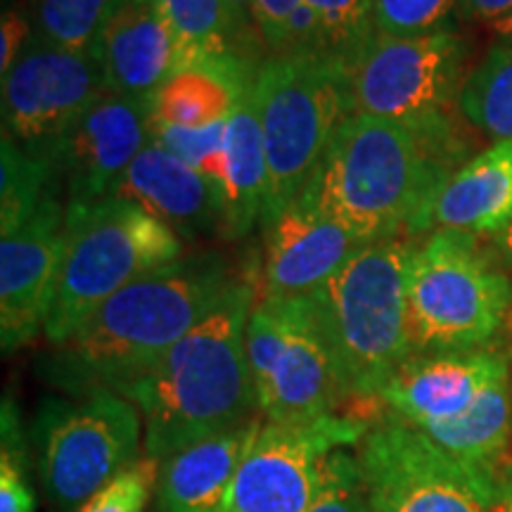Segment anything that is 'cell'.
<instances>
[{"label": "cell", "mask_w": 512, "mask_h": 512, "mask_svg": "<svg viewBox=\"0 0 512 512\" xmlns=\"http://www.w3.org/2000/svg\"><path fill=\"white\" fill-rule=\"evenodd\" d=\"M254 304V280L240 278L155 366L114 389L143 415L145 456L162 463L261 415L245 342Z\"/></svg>", "instance_id": "cell-1"}, {"label": "cell", "mask_w": 512, "mask_h": 512, "mask_svg": "<svg viewBox=\"0 0 512 512\" xmlns=\"http://www.w3.org/2000/svg\"><path fill=\"white\" fill-rule=\"evenodd\" d=\"M219 252H192L143 275L107 299L67 342L48 356V382L83 396L114 389L188 335L238 283Z\"/></svg>", "instance_id": "cell-2"}, {"label": "cell", "mask_w": 512, "mask_h": 512, "mask_svg": "<svg viewBox=\"0 0 512 512\" xmlns=\"http://www.w3.org/2000/svg\"><path fill=\"white\" fill-rule=\"evenodd\" d=\"M463 155L460 138L427 136L354 112L337 128L299 197L363 242L418 235L427 209Z\"/></svg>", "instance_id": "cell-3"}, {"label": "cell", "mask_w": 512, "mask_h": 512, "mask_svg": "<svg viewBox=\"0 0 512 512\" xmlns=\"http://www.w3.org/2000/svg\"><path fill=\"white\" fill-rule=\"evenodd\" d=\"M411 247L399 238L370 242L306 294L351 401L380 406L382 387L413 356L406 297Z\"/></svg>", "instance_id": "cell-4"}, {"label": "cell", "mask_w": 512, "mask_h": 512, "mask_svg": "<svg viewBox=\"0 0 512 512\" xmlns=\"http://www.w3.org/2000/svg\"><path fill=\"white\" fill-rule=\"evenodd\" d=\"M183 249L176 230L131 202L67 204L62 268L43 337L60 347L107 299L174 264Z\"/></svg>", "instance_id": "cell-5"}, {"label": "cell", "mask_w": 512, "mask_h": 512, "mask_svg": "<svg viewBox=\"0 0 512 512\" xmlns=\"http://www.w3.org/2000/svg\"><path fill=\"white\" fill-rule=\"evenodd\" d=\"M256 110L266 147L268 228L302 195L337 128L354 114L351 74L325 55H271L256 72Z\"/></svg>", "instance_id": "cell-6"}, {"label": "cell", "mask_w": 512, "mask_h": 512, "mask_svg": "<svg viewBox=\"0 0 512 512\" xmlns=\"http://www.w3.org/2000/svg\"><path fill=\"white\" fill-rule=\"evenodd\" d=\"M477 238L439 228L411 247L406 297L413 356L482 349L501 330L512 290Z\"/></svg>", "instance_id": "cell-7"}, {"label": "cell", "mask_w": 512, "mask_h": 512, "mask_svg": "<svg viewBox=\"0 0 512 512\" xmlns=\"http://www.w3.org/2000/svg\"><path fill=\"white\" fill-rule=\"evenodd\" d=\"M245 342L264 420H316L351 401L309 297H256Z\"/></svg>", "instance_id": "cell-8"}, {"label": "cell", "mask_w": 512, "mask_h": 512, "mask_svg": "<svg viewBox=\"0 0 512 512\" xmlns=\"http://www.w3.org/2000/svg\"><path fill=\"white\" fill-rule=\"evenodd\" d=\"M467 50L453 29L411 38L377 34L351 72L354 112L427 136L458 138L453 110L467 79Z\"/></svg>", "instance_id": "cell-9"}, {"label": "cell", "mask_w": 512, "mask_h": 512, "mask_svg": "<svg viewBox=\"0 0 512 512\" xmlns=\"http://www.w3.org/2000/svg\"><path fill=\"white\" fill-rule=\"evenodd\" d=\"M38 444V472L50 503L60 512H79L140 458L143 415L110 389L74 403L48 401L38 418Z\"/></svg>", "instance_id": "cell-10"}, {"label": "cell", "mask_w": 512, "mask_h": 512, "mask_svg": "<svg viewBox=\"0 0 512 512\" xmlns=\"http://www.w3.org/2000/svg\"><path fill=\"white\" fill-rule=\"evenodd\" d=\"M356 456L368 512H498L494 484L384 406Z\"/></svg>", "instance_id": "cell-11"}, {"label": "cell", "mask_w": 512, "mask_h": 512, "mask_svg": "<svg viewBox=\"0 0 512 512\" xmlns=\"http://www.w3.org/2000/svg\"><path fill=\"white\" fill-rule=\"evenodd\" d=\"M368 425L366 418L342 413L306 422L264 420L223 512H306L332 453L356 448Z\"/></svg>", "instance_id": "cell-12"}, {"label": "cell", "mask_w": 512, "mask_h": 512, "mask_svg": "<svg viewBox=\"0 0 512 512\" xmlns=\"http://www.w3.org/2000/svg\"><path fill=\"white\" fill-rule=\"evenodd\" d=\"M102 93L105 81L91 53H69L36 38L3 79V133L24 150L55 159Z\"/></svg>", "instance_id": "cell-13"}, {"label": "cell", "mask_w": 512, "mask_h": 512, "mask_svg": "<svg viewBox=\"0 0 512 512\" xmlns=\"http://www.w3.org/2000/svg\"><path fill=\"white\" fill-rule=\"evenodd\" d=\"M64 211L53 185L29 221L0 242V342L5 354L27 347L46 328L62 268Z\"/></svg>", "instance_id": "cell-14"}, {"label": "cell", "mask_w": 512, "mask_h": 512, "mask_svg": "<svg viewBox=\"0 0 512 512\" xmlns=\"http://www.w3.org/2000/svg\"><path fill=\"white\" fill-rule=\"evenodd\" d=\"M152 140V95L105 91L55 152L67 204H95L114 188Z\"/></svg>", "instance_id": "cell-15"}, {"label": "cell", "mask_w": 512, "mask_h": 512, "mask_svg": "<svg viewBox=\"0 0 512 512\" xmlns=\"http://www.w3.org/2000/svg\"><path fill=\"white\" fill-rule=\"evenodd\" d=\"M264 230L259 299L306 297L370 245L304 197Z\"/></svg>", "instance_id": "cell-16"}, {"label": "cell", "mask_w": 512, "mask_h": 512, "mask_svg": "<svg viewBox=\"0 0 512 512\" xmlns=\"http://www.w3.org/2000/svg\"><path fill=\"white\" fill-rule=\"evenodd\" d=\"M505 375H510V361L496 349L411 356L389 377L377 401L411 425L425 427L460 418Z\"/></svg>", "instance_id": "cell-17"}, {"label": "cell", "mask_w": 512, "mask_h": 512, "mask_svg": "<svg viewBox=\"0 0 512 512\" xmlns=\"http://www.w3.org/2000/svg\"><path fill=\"white\" fill-rule=\"evenodd\" d=\"M105 91L155 95L178 72V50L159 0H110L93 53Z\"/></svg>", "instance_id": "cell-18"}, {"label": "cell", "mask_w": 512, "mask_h": 512, "mask_svg": "<svg viewBox=\"0 0 512 512\" xmlns=\"http://www.w3.org/2000/svg\"><path fill=\"white\" fill-rule=\"evenodd\" d=\"M112 197L145 209L183 238H200L223 221V197L209 178L150 140Z\"/></svg>", "instance_id": "cell-19"}, {"label": "cell", "mask_w": 512, "mask_h": 512, "mask_svg": "<svg viewBox=\"0 0 512 512\" xmlns=\"http://www.w3.org/2000/svg\"><path fill=\"white\" fill-rule=\"evenodd\" d=\"M264 415L242 422L159 463L157 512H223Z\"/></svg>", "instance_id": "cell-20"}, {"label": "cell", "mask_w": 512, "mask_h": 512, "mask_svg": "<svg viewBox=\"0 0 512 512\" xmlns=\"http://www.w3.org/2000/svg\"><path fill=\"white\" fill-rule=\"evenodd\" d=\"M512 223V140H498L467 159L448 178L420 223V233L439 228L498 235Z\"/></svg>", "instance_id": "cell-21"}, {"label": "cell", "mask_w": 512, "mask_h": 512, "mask_svg": "<svg viewBox=\"0 0 512 512\" xmlns=\"http://www.w3.org/2000/svg\"><path fill=\"white\" fill-rule=\"evenodd\" d=\"M223 221L228 240H242L261 223L266 202V147L256 110V74L242 81L226 126Z\"/></svg>", "instance_id": "cell-22"}, {"label": "cell", "mask_w": 512, "mask_h": 512, "mask_svg": "<svg viewBox=\"0 0 512 512\" xmlns=\"http://www.w3.org/2000/svg\"><path fill=\"white\" fill-rule=\"evenodd\" d=\"M508 377L489 384L460 418L420 427L448 456L494 486L512 467V396Z\"/></svg>", "instance_id": "cell-23"}, {"label": "cell", "mask_w": 512, "mask_h": 512, "mask_svg": "<svg viewBox=\"0 0 512 512\" xmlns=\"http://www.w3.org/2000/svg\"><path fill=\"white\" fill-rule=\"evenodd\" d=\"M178 50V72L211 69L233 83L259 72L242 55L226 0H159Z\"/></svg>", "instance_id": "cell-24"}, {"label": "cell", "mask_w": 512, "mask_h": 512, "mask_svg": "<svg viewBox=\"0 0 512 512\" xmlns=\"http://www.w3.org/2000/svg\"><path fill=\"white\" fill-rule=\"evenodd\" d=\"M240 86L242 83H233L211 69H183L152 95V117L162 124L183 128L228 121Z\"/></svg>", "instance_id": "cell-25"}, {"label": "cell", "mask_w": 512, "mask_h": 512, "mask_svg": "<svg viewBox=\"0 0 512 512\" xmlns=\"http://www.w3.org/2000/svg\"><path fill=\"white\" fill-rule=\"evenodd\" d=\"M458 110L498 140H512V43H498L465 79Z\"/></svg>", "instance_id": "cell-26"}, {"label": "cell", "mask_w": 512, "mask_h": 512, "mask_svg": "<svg viewBox=\"0 0 512 512\" xmlns=\"http://www.w3.org/2000/svg\"><path fill=\"white\" fill-rule=\"evenodd\" d=\"M55 159L24 150L3 133L0 147V235L17 233L55 185Z\"/></svg>", "instance_id": "cell-27"}, {"label": "cell", "mask_w": 512, "mask_h": 512, "mask_svg": "<svg viewBox=\"0 0 512 512\" xmlns=\"http://www.w3.org/2000/svg\"><path fill=\"white\" fill-rule=\"evenodd\" d=\"M320 24L323 55L342 64L351 74L373 38L375 0H306Z\"/></svg>", "instance_id": "cell-28"}, {"label": "cell", "mask_w": 512, "mask_h": 512, "mask_svg": "<svg viewBox=\"0 0 512 512\" xmlns=\"http://www.w3.org/2000/svg\"><path fill=\"white\" fill-rule=\"evenodd\" d=\"M110 0H38V31L50 46L93 53Z\"/></svg>", "instance_id": "cell-29"}, {"label": "cell", "mask_w": 512, "mask_h": 512, "mask_svg": "<svg viewBox=\"0 0 512 512\" xmlns=\"http://www.w3.org/2000/svg\"><path fill=\"white\" fill-rule=\"evenodd\" d=\"M226 126L219 121L204 128H183L162 124L152 117V143L171 152L183 164L200 171L216 188H223V155H226ZM223 197V190H221Z\"/></svg>", "instance_id": "cell-30"}, {"label": "cell", "mask_w": 512, "mask_h": 512, "mask_svg": "<svg viewBox=\"0 0 512 512\" xmlns=\"http://www.w3.org/2000/svg\"><path fill=\"white\" fill-rule=\"evenodd\" d=\"M3 448H0V512H36V494L29 484L27 444L12 399L3 401Z\"/></svg>", "instance_id": "cell-31"}, {"label": "cell", "mask_w": 512, "mask_h": 512, "mask_svg": "<svg viewBox=\"0 0 512 512\" xmlns=\"http://www.w3.org/2000/svg\"><path fill=\"white\" fill-rule=\"evenodd\" d=\"M458 15V0H375V31L382 36L411 38L448 29Z\"/></svg>", "instance_id": "cell-32"}, {"label": "cell", "mask_w": 512, "mask_h": 512, "mask_svg": "<svg viewBox=\"0 0 512 512\" xmlns=\"http://www.w3.org/2000/svg\"><path fill=\"white\" fill-rule=\"evenodd\" d=\"M306 512H368L356 448H339L332 453L318 494Z\"/></svg>", "instance_id": "cell-33"}, {"label": "cell", "mask_w": 512, "mask_h": 512, "mask_svg": "<svg viewBox=\"0 0 512 512\" xmlns=\"http://www.w3.org/2000/svg\"><path fill=\"white\" fill-rule=\"evenodd\" d=\"M159 479V460L140 456L121 475L102 486L79 512H145L147 503L155 498Z\"/></svg>", "instance_id": "cell-34"}, {"label": "cell", "mask_w": 512, "mask_h": 512, "mask_svg": "<svg viewBox=\"0 0 512 512\" xmlns=\"http://www.w3.org/2000/svg\"><path fill=\"white\" fill-rule=\"evenodd\" d=\"M302 0H256V29H259L261 43H264L266 57L280 55L285 48L287 24L292 12Z\"/></svg>", "instance_id": "cell-35"}, {"label": "cell", "mask_w": 512, "mask_h": 512, "mask_svg": "<svg viewBox=\"0 0 512 512\" xmlns=\"http://www.w3.org/2000/svg\"><path fill=\"white\" fill-rule=\"evenodd\" d=\"M31 43V27L27 17L17 10L3 12V24H0V76H8L19 57Z\"/></svg>", "instance_id": "cell-36"}, {"label": "cell", "mask_w": 512, "mask_h": 512, "mask_svg": "<svg viewBox=\"0 0 512 512\" xmlns=\"http://www.w3.org/2000/svg\"><path fill=\"white\" fill-rule=\"evenodd\" d=\"M226 3L230 10V19H233V29H235V36H238L242 55H245L249 62L261 64L266 60L264 57L266 50H261L264 48V43H261L259 29H256V17H254L256 0H226Z\"/></svg>", "instance_id": "cell-37"}, {"label": "cell", "mask_w": 512, "mask_h": 512, "mask_svg": "<svg viewBox=\"0 0 512 512\" xmlns=\"http://www.w3.org/2000/svg\"><path fill=\"white\" fill-rule=\"evenodd\" d=\"M510 8L512 0H458V17L465 22L491 24Z\"/></svg>", "instance_id": "cell-38"}, {"label": "cell", "mask_w": 512, "mask_h": 512, "mask_svg": "<svg viewBox=\"0 0 512 512\" xmlns=\"http://www.w3.org/2000/svg\"><path fill=\"white\" fill-rule=\"evenodd\" d=\"M498 512H512V467L496 482Z\"/></svg>", "instance_id": "cell-39"}, {"label": "cell", "mask_w": 512, "mask_h": 512, "mask_svg": "<svg viewBox=\"0 0 512 512\" xmlns=\"http://www.w3.org/2000/svg\"><path fill=\"white\" fill-rule=\"evenodd\" d=\"M489 29L501 43H512V8L505 12V15L494 19V22L489 24Z\"/></svg>", "instance_id": "cell-40"}, {"label": "cell", "mask_w": 512, "mask_h": 512, "mask_svg": "<svg viewBox=\"0 0 512 512\" xmlns=\"http://www.w3.org/2000/svg\"><path fill=\"white\" fill-rule=\"evenodd\" d=\"M496 245L503 252L505 259H508L510 264H512V223H510L508 228L501 230V233L496 235Z\"/></svg>", "instance_id": "cell-41"}]
</instances>
